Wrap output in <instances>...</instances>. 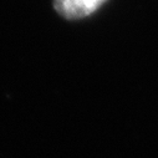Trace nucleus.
<instances>
[{
    "label": "nucleus",
    "mask_w": 158,
    "mask_h": 158,
    "mask_svg": "<svg viewBox=\"0 0 158 158\" xmlns=\"http://www.w3.org/2000/svg\"><path fill=\"white\" fill-rule=\"evenodd\" d=\"M107 0H52L54 9L67 20H78L96 13Z\"/></svg>",
    "instance_id": "f257e3e1"
}]
</instances>
